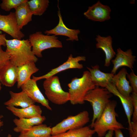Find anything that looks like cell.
Segmentation results:
<instances>
[{
  "instance_id": "obj_1",
  "label": "cell",
  "mask_w": 137,
  "mask_h": 137,
  "mask_svg": "<svg viewBox=\"0 0 137 137\" xmlns=\"http://www.w3.org/2000/svg\"><path fill=\"white\" fill-rule=\"evenodd\" d=\"M6 51L10 57V61L18 67L30 62L36 63L38 58L32 51L28 39L6 40Z\"/></svg>"
},
{
  "instance_id": "obj_2",
  "label": "cell",
  "mask_w": 137,
  "mask_h": 137,
  "mask_svg": "<svg viewBox=\"0 0 137 137\" xmlns=\"http://www.w3.org/2000/svg\"><path fill=\"white\" fill-rule=\"evenodd\" d=\"M116 101L110 100L106 106L100 117L90 125L98 137H103L110 130L115 131L125 128L123 125L118 122L116 117L118 115L115 111Z\"/></svg>"
},
{
  "instance_id": "obj_3",
  "label": "cell",
  "mask_w": 137,
  "mask_h": 137,
  "mask_svg": "<svg viewBox=\"0 0 137 137\" xmlns=\"http://www.w3.org/2000/svg\"><path fill=\"white\" fill-rule=\"evenodd\" d=\"M67 85L69 101L73 105L84 104L86 95L96 87L92 81L90 72L88 71H84L81 77L72 79Z\"/></svg>"
},
{
  "instance_id": "obj_4",
  "label": "cell",
  "mask_w": 137,
  "mask_h": 137,
  "mask_svg": "<svg viewBox=\"0 0 137 137\" xmlns=\"http://www.w3.org/2000/svg\"><path fill=\"white\" fill-rule=\"evenodd\" d=\"M112 94L106 88L98 86L87 93L84 98V101L89 102L92 107L93 115L90 125L99 118L107 105L110 101V99Z\"/></svg>"
},
{
  "instance_id": "obj_5",
  "label": "cell",
  "mask_w": 137,
  "mask_h": 137,
  "mask_svg": "<svg viewBox=\"0 0 137 137\" xmlns=\"http://www.w3.org/2000/svg\"><path fill=\"white\" fill-rule=\"evenodd\" d=\"M28 39L31 45L33 53L38 57H42V52L46 49L63 47L62 42L57 37L54 35H44L41 31L30 34Z\"/></svg>"
},
{
  "instance_id": "obj_6",
  "label": "cell",
  "mask_w": 137,
  "mask_h": 137,
  "mask_svg": "<svg viewBox=\"0 0 137 137\" xmlns=\"http://www.w3.org/2000/svg\"><path fill=\"white\" fill-rule=\"evenodd\" d=\"M43 86L47 98L53 103L62 105L70 101L69 94L63 90L57 76H54L45 79Z\"/></svg>"
},
{
  "instance_id": "obj_7",
  "label": "cell",
  "mask_w": 137,
  "mask_h": 137,
  "mask_svg": "<svg viewBox=\"0 0 137 137\" xmlns=\"http://www.w3.org/2000/svg\"><path fill=\"white\" fill-rule=\"evenodd\" d=\"M89 121V113L87 111H83L74 116H70L52 128L51 135L83 127Z\"/></svg>"
},
{
  "instance_id": "obj_8",
  "label": "cell",
  "mask_w": 137,
  "mask_h": 137,
  "mask_svg": "<svg viewBox=\"0 0 137 137\" xmlns=\"http://www.w3.org/2000/svg\"><path fill=\"white\" fill-rule=\"evenodd\" d=\"M0 30L14 39L21 40L25 36L18 26L14 12H11L7 15L0 14Z\"/></svg>"
},
{
  "instance_id": "obj_9",
  "label": "cell",
  "mask_w": 137,
  "mask_h": 137,
  "mask_svg": "<svg viewBox=\"0 0 137 137\" xmlns=\"http://www.w3.org/2000/svg\"><path fill=\"white\" fill-rule=\"evenodd\" d=\"M86 59V57L84 56H78L74 57L71 54L68 57L67 60L61 65L52 69L47 74L41 76L35 77L33 76L32 79L37 81L41 79H46L55 76L58 73L68 69H82L83 67V65L80 63L79 62L81 61H85Z\"/></svg>"
},
{
  "instance_id": "obj_10",
  "label": "cell",
  "mask_w": 137,
  "mask_h": 137,
  "mask_svg": "<svg viewBox=\"0 0 137 137\" xmlns=\"http://www.w3.org/2000/svg\"><path fill=\"white\" fill-rule=\"evenodd\" d=\"M111 11L110 7L107 5H104L99 1L91 6L83 13L88 19L94 21L104 22L110 19Z\"/></svg>"
},
{
  "instance_id": "obj_11",
  "label": "cell",
  "mask_w": 137,
  "mask_h": 137,
  "mask_svg": "<svg viewBox=\"0 0 137 137\" xmlns=\"http://www.w3.org/2000/svg\"><path fill=\"white\" fill-rule=\"evenodd\" d=\"M36 81L30 79L23 84L21 88L35 102L40 104L48 109L52 110L48 100L41 93L37 84Z\"/></svg>"
},
{
  "instance_id": "obj_12",
  "label": "cell",
  "mask_w": 137,
  "mask_h": 137,
  "mask_svg": "<svg viewBox=\"0 0 137 137\" xmlns=\"http://www.w3.org/2000/svg\"><path fill=\"white\" fill-rule=\"evenodd\" d=\"M116 55L115 58L111 61L113 65L111 73L114 75L117 70L122 66H127L131 70L133 68L134 62L136 60V57L133 55L131 49L124 51L119 48L117 49Z\"/></svg>"
},
{
  "instance_id": "obj_13",
  "label": "cell",
  "mask_w": 137,
  "mask_h": 137,
  "mask_svg": "<svg viewBox=\"0 0 137 137\" xmlns=\"http://www.w3.org/2000/svg\"><path fill=\"white\" fill-rule=\"evenodd\" d=\"M58 12L59 17V22L57 25L53 29L49 30H46L44 33L47 35H53L56 36L58 35L63 36L67 37L68 38L66 40L71 41H78L79 40L78 35L80 33L78 29H72L67 27L64 23L60 13L59 6Z\"/></svg>"
},
{
  "instance_id": "obj_14",
  "label": "cell",
  "mask_w": 137,
  "mask_h": 137,
  "mask_svg": "<svg viewBox=\"0 0 137 137\" xmlns=\"http://www.w3.org/2000/svg\"><path fill=\"white\" fill-rule=\"evenodd\" d=\"M18 67L10 60L0 68V82L3 85L13 87L17 82Z\"/></svg>"
},
{
  "instance_id": "obj_15",
  "label": "cell",
  "mask_w": 137,
  "mask_h": 137,
  "mask_svg": "<svg viewBox=\"0 0 137 137\" xmlns=\"http://www.w3.org/2000/svg\"><path fill=\"white\" fill-rule=\"evenodd\" d=\"M128 74L126 69L125 68H123L117 74L114 75L111 82L121 94L128 97H130V94L133 90L129 81L126 78Z\"/></svg>"
},
{
  "instance_id": "obj_16",
  "label": "cell",
  "mask_w": 137,
  "mask_h": 137,
  "mask_svg": "<svg viewBox=\"0 0 137 137\" xmlns=\"http://www.w3.org/2000/svg\"><path fill=\"white\" fill-rule=\"evenodd\" d=\"M96 36V47L97 48L101 49L104 52L105 55L104 66L108 67L112 59L116 55L112 47V38L110 36L104 37L98 35Z\"/></svg>"
},
{
  "instance_id": "obj_17",
  "label": "cell",
  "mask_w": 137,
  "mask_h": 137,
  "mask_svg": "<svg viewBox=\"0 0 137 137\" xmlns=\"http://www.w3.org/2000/svg\"><path fill=\"white\" fill-rule=\"evenodd\" d=\"M87 67L90 72L92 81L95 86L105 88L108 83L112 82L114 75L101 71L98 65L92 66L91 68Z\"/></svg>"
},
{
  "instance_id": "obj_18",
  "label": "cell",
  "mask_w": 137,
  "mask_h": 137,
  "mask_svg": "<svg viewBox=\"0 0 137 137\" xmlns=\"http://www.w3.org/2000/svg\"><path fill=\"white\" fill-rule=\"evenodd\" d=\"M10 98L5 102L4 105L6 107H20L25 108L35 104V102L24 91L18 93L9 91Z\"/></svg>"
},
{
  "instance_id": "obj_19",
  "label": "cell",
  "mask_w": 137,
  "mask_h": 137,
  "mask_svg": "<svg viewBox=\"0 0 137 137\" xmlns=\"http://www.w3.org/2000/svg\"><path fill=\"white\" fill-rule=\"evenodd\" d=\"M105 88L112 94L117 96L119 99L127 118L129 127H130L131 117L133 111L130 96L128 97L121 94L117 90L114 84L112 82L108 83Z\"/></svg>"
},
{
  "instance_id": "obj_20",
  "label": "cell",
  "mask_w": 137,
  "mask_h": 137,
  "mask_svg": "<svg viewBox=\"0 0 137 137\" xmlns=\"http://www.w3.org/2000/svg\"><path fill=\"white\" fill-rule=\"evenodd\" d=\"M6 108L19 118H30L42 116V110L40 106L35 104L28 107L19 108L6 107Z\"/></svg>"
},
{
  "instance_id": "obj_21",
  "label": "cell",
  "mask_w": 137,
  "mask_h": 137,
  "mask_svg": "<svg viewBox=\"0 0 137 137\" xmlns=\"http://www.w3.org/2000/svg\"><path fill=\"white\" fill-rule=\"evenodd\" d=\"M39 69L36 67L35 63L30 62L18 67L17 84L18 88H21L22 85L30 79L31 75L37 72Z\"/></svg>"
},
{
  "instance_id": "obj_22",
  "label": "cell",
  "mask_w": 137,
  "mask_h": 137,
  "mask_svg": "<svg viewBox=\"0 0 137 137\" xmlns=\"http://www.w3.org/2000/svg\"><path fill=\"white\" fill-rule=\"evenodd\" d=\"M14 9L18 25L21 30L23 27L32 21L33 14L27 2L20 4Z\"/></svg>"
},
{
  "instance_id": "obj_23",
  "label": "cell",
  "mask_w": 137,
  "mask_h": 137,
  "mask_svg": "<svg viewBox=\"0 0 137 137\" xmlns=\"http://www.w3.org/2000/svg\"><path fill=\"white\" fill-rule=\"evenodd\" d=\"M46 119L45 117L42 115L30 118H15L13 121L16 127L13 130L16 132L20 133L24 130L42 124Z\"/></svg>"
},
{
  "instance_id": "obj_24",
  "label": "cell",
  "mask_w": 137,
  "mask_h": 137,
  "mask_svg": "<svg viewBox=\"0 0 137 137\" xmlns=\"http://www.w3.org/2000/svg\"><path fill=\"white\" fill-rule=\"evenodd\" d=\"M51 132L52 128L42 124L23 130L18 137H51Z\"/></svg>"
},
{
  "instance_id": "obj_25",
  "label": "cell",
  "mask_w": 137,
  "mask_h": 137,
  "mask_svg": "<svg viewBox=\"0 0 137 137\" xmlns=\"http://www.w3.org/2000/svg\"><path fill=\"white\" fill-rule=\"evenodd\" d=\"M95 133L89 126H86L70 130L51 137H92Z\"/></svg>"
},
{
  "instance_id": "obj_26",
  "label": "cell",
  "mask_w": 137,
  "mask_h": 137,
  "mask_svg": "<svg viewBox=\"0 0 137 137\" xmlns=\"http://www.w3.org/2000/svg\"><path fill=\"white\" fill-rule=\"evenodd\" d=\"M27 3L33 15L40 16L47 10L49 2L48 0H31Z\"/></svg>"
},
{
  "instance_id": "obj_27",
  "label": "cell",
  "mask_w": 137,
  "mask_h": 137,
  "mask_svg": "<svg viewBox=\"0 0 137 137\" xmlns=\"http://www.w3.org/2000/svg\"><path fill=\"white\" fill-rule=\"evenodd\" d=\"M28 0H2L0 6L2 10L7 12L15 9L20 4L27 2Z\"/></svg>"
},
{
  "instance_id": "obj_28",
  "label": "cell",
  "mask_w": 137,
  "mask_h": 137,
  "mask_svg": "<svg viewBox=\"0 0 137 137\" xmlns=\"http://www.w3.org/2000/svg\"><path fill=\"white\" fill-rule=\"evenodd\" d=\"M131 72L127 74V76L129 80L133 91L137 93V76L132 69Z\"/></svg>"
},
{
  "instance_id": "obj_29",
  "label": "cell",
  "mask_w": 137,
  "mask_h": 137,
  "mask_svg": "<svg viewBox=\"0 0 137 137\" xmlns=\"http://www.w3.org/2000/svg\"><path fill=\"white\" fill-rule=\"evenodd\" d=\"M130 94V97L133 106V113L132 121H137V93L132 92Z\"/></svg>"
},
{
  "instance_id": "obj_30",
  "label": "cell",
  "mask_w": 137,
  "mask_h": 137,
  "mask_svg": "<svg viewBox=\"0 0 137 137\" xmlns=\"http://www.w3.org/2000/svg\"><path fill=\"white\" fill-rule=\"evenodd\" d=\"M10 60V57L8 53L0 47V68L7 62Z\"/></svg>"
},
{
  "instance_id": "obj_31",
  "label": "cell",
  "mask_w": 137,
  "mask_h": 137,
  "mask_svg": "<svg viewBox=\"0 0 137 137\" xmlns=\"http://www.w3.org/2000/svg\"><path fill=\"white\" fill-rule=\"evenodd\" d=\"M130 137H137V121L131 122V127L128 128Z\"/></svg>"
},
{
  "instance_id": "obj_32",
  "label": "cell",
  "mask_w": 137,
  "mask_h": 137,
  "mask_svg": "<svg viewBox=\"0 0 137 137\" xmlns=\"http://www.w3.org/2000/svg\"><path fill=\"white\" fill-rule=\"evenodd\" d=\"M6 35L0 34V47L1 46H6Z\"/></svg>"
},
{
  "instance_id": "obj_33",
  "label": "cell",
  "mask_w": 137,
  "mask_h": 137,
  "mask_svg": "<svg viewBox=\"0 0 137 137\" xmlns=\"http://www.w3.org/2000/svg\"><path fill=\"white\" fill-rule=\"evenodd\" d=\"M114 137H124L121 129H118L115 131Z\"/></svg>"
},
{
  "instance_id": "obj_34",
  "label": "cell",
  "mask_w": 137,
  "mask_h": 137,
  "mask_svg": "<svg viewBox=\"0 0 137 137\" xmlns=\"http://www.w3.org/2000/svg\"><path fill=\"white\" fill-rule=\"evenodd\" d=\"M114 131L112 130L108 131L105 136V137H113L114 135Z\"/></svg>"
},
{
  "instance_id": "obj_35",
  "label": "cell",
  "mask_w": 137,
  "mask_h": 137,
  "mask_svg": "<svg viewBox=\"0 0 137 137\" xmlns=\"http://www.w3.org/2000/svg\"><path fill=\"white\" fill-rule=\"evenodd\" d=\"M3 117V115H0V128L4 125L3 122L2 120Z\"/></svg>"
},
{
  "instance_id": "obj_36",
  "label": "cell",
  "mask_w": 137,
  "mask_h": 137,
  "mask_svg": "<svg viewBox=\"0 0 137 137\" xmlns=\"http://www.w3.org/2000/svg\"><path fill=\"white\" fill-rule=\"evenodd\" d=\"M2 84L0 82V92L1 90L2 87Z\"/></svg>"
},
{
  "instance_id": "obj_37",
  "label": "cell",
  "mask_w": 137,
  "mask_h": 137,
  "mask_svg": "<svg viewBox=\"0 0 137 137\" xmlns=\"http://www.w3.org/2000/svg\"><path fill=\"white\" fill-rule=\"evenodd\" d=\"M7 137H12V135L10 134H9L7 135Z\"/></svg>"
},
{
  "instance_id": "obj_38",
  "label": "cell",
  "mask_w": 137,
  "mask_h": 137,
  "mask_svg": "<svg viewBox=\"0 0 137 137\" xmlns=\"http://www.w3.org/2000/svg\"></svg>"
}]
</instances>
